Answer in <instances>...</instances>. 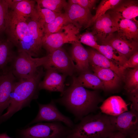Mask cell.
Instances as JSON below:
<instances>
[{"label": "cell", "instance_id": "1", "mask_svg": "<svg viewBox=\"0 0 138 138\" xmlns=\"http://www.w3.org/2000/svg\"><path fill=\"white\" fill-rule=\"evenodd\" d=\"M56 101L64 106L77 119L94 112L101 101L97 92L86 89L73 78L72 83Z\"/></svg>", "mask_w": 138, "mask_h": 138}, {"label": "cell", "instance_id": "2", "mask_svg": "<svg viewBox=\"0 0 138 138\" xmlns=\"http://www.w3.org/2000/svg\"><path fill=\"white\" fill-rule=\"evenodd\" d=\"M42 68L33 75L15 82L6 112L0 117V124L6 121L22 108L30 107L31 101L38 98L39 84L43 75Z\"/></svg>", "mask_w": 138, "mask_h": 138}, {"label": "cell", "instance_id": "3", "mask_svg": "<svg viewBox=\"0 0 138 138\" xmlns=\"http://www.w3.org/2000/svg\"><path fill=\"white\" fill-rule=\"evenodd\" d=\"M80 120L65 138H107L117 131L109 116L102 113L89 114Z\"/></svg>", "mask_w": 138, "mask_h": 138}, {"label": "cell", "instance_id": "4", "mask_svg": "<svg viewBox=\"0 0 138 138\" xmlns=\"http://www.w3.org/2000/svg\"><path fill=\"white\" fill-rule=\"evenodd\" d=\"M5 32L7 39L17 48L18 52H25L34 57L39 55L42 48L29 36L26 19L14 15L9 10Z\"/></svg>", "mask_w": 138, "mask_h": 138}, {"label": "cell", "instance_id": "5", "mask_svg": "<svg viewBox=\"0 0 138 138\" xmlns=\"http://www.w3.org/2000/svg\"><path fill=\"white\" fill-rule=\"evenodd\" d=\"M71 129L60 122L37 123L18 129L15 138H65Z\"/></svg>", "mask_w": 138, "mask_h": 138}, {"label": "cell", "instance_id": "6", "mask_svg": "<svg viewBox=\"0 0 138 138\" xmlns=\"http://www.w3.org/2000/svg\"><path fill=\"white\" fill-rule=\"evenodd\" d=\"M48 59V55L41 57H34L24 52H18L10 63L9 68L16 78L19 80L32 76L40 67L43 66Z\"/></svg>", "mask_w": 138, "mask_h": 138}, {"label": "cell", "instance_id": "7", "mask_svg": "<svg viewBox=\"0 0 138 138\" xmlns=\"http://www.w3.org/2000/svg\"><path fill=\"white\" fill-rule=\"evenodd\" d=\"M80 29L73 24L69 23L58 32L45 36L42 46L49 54L61 48L65 43L72 44L79 41L78 35Z\"/></svg>", "mask_w": 138, "mask_h": 138}, {"label": "cell", "instance_id": "8", "mask_svg": "<svg viewBox=\"0 0 138 138\" xmlns=\"http://www.w3.org/2000/svg\"><path fill=\"white\" fill-rule=\"evenodd\" d=\"M47 60L43 66L67 75H72L76 71L75 64L71 56L62 47L47 55Z\"/></svg>", "mask_w": 138, "mask_h": 138}, {"label": "cell", "instance_id": "9", "mask_svg": "<svg viewBox=\"0 0 138 138\" xmlns=\"http://www.w3.org/2000/svg\"><path fill=\"white\" fill-rule=\"evenodd\" d=\"M38 105L39 108L38 113L35 118L28 124V125L47 121L62 122L71 129L74 126V124L72 121L60 111L53 100L48 104L38 103Z\"/></svg>", "mask_w": 138, "mask_h": 138}, {"label": "cell", "instance_id": "10", "mask_svg": "<svg viewBox=\"0 0 138 138\" xmlns=\"http://www.w3.org/2000/svg\"><path fill=\"white\" fill-rule=\"evenodd\" d=\"M109 117L116 130L126 137L138 130V112L133 109L119 115Z\"/></svg>", "mask_w": 138, "mask_h": 138}, {"label": "cell", "instance_id": "11", "mask_svg": "<svg viewBox=\"0 0 138 138\" xmlns=\"http://www.w3.org/2000/svg\"><path fill=\"white\" fill-rule=\"evenodd\" d=\"M16 78L9 68L0 72V117L9 105Z\"/></svg>", "mask_w": 138, "mask_h": 138}, {"label": "cell", "instance_id": "12", "mask_svg": "<svg viewBox=\"0 0 138 138\" xmlns=\"http://www.w3.org/2000/svg\"><path fill=\"white\" fill-rule=\"evenodd\" d=\"M101 45H109L128 59L138 51V42L124 39L117 33H113L101 42Z\"/></svg>", "mask_w": 138, "mask_h": 138}, {"label": "cell", "instance_id": "13", "mask_svg": "<svg viewBox=\"0 0 138 138\" xmlns=\"http://www.w3.org/2000/svg\"><path fill=\"white\" fill-rule=\"evenodd\" d=\"M64 10L71 23L79 29L87 28L93 16L90 10L76 4L68 3Z\"/></svg>", "mask_w": 138, "mask_h": 138}, {"label": "cell", "instance_id": "14", "mask_svg": "<svg viewBox=\"0 0 138 138\" xmlns=\"http://www.w3.org/2000/svg\"><path fill=\"white\" fill-rule=\"evenodd\" d=\"M107 12L112 18L119 35L127 40L137 42L138 23Z\"/></svg>", "mask_w": 138, "mask_h": 138}, {"label": "cell", "instance_id": "15", "mask_svg": "<svg viewBox=\"0 0 138 138\" xmlns=\"http://www.w3.org/2000/svg\"><path fill=\"white\" fill-rule=\"evenodd\" d=\"M93 25L91 32L97 41L101 43L110 34L117 31L112 18L107 11L105 14L98 18Z\"/></svg>", "mask_w": 138, "mask_h": 138}, {"label": "cell", "instance_id": "16", "mask_svg": "<svg viewBox=\"0 0 138 138\" xmlns=\"http://www.w3.org/2000/svg\"><path fill=\"white\" fill-rule=\"evenodd\" d=\"M46 70L43 80L39 84V89L59 92L62 95L65 90L64 82L66 76L51 69Z\"/></svg>", "mask_w": 138, "mask_h": 138}, {"label": "cell", "instance_id": "17", "mask_svg": "<svg viewBox=\"0 0 138 138\" xmlns=\"http://www.w3.org/2000/svg\"><path fill=\"white\" fill-rule=\"evenodd\" d=\"M138 0H121L113 8L110 13L121 17L138 23L136 18L138 16Z\"/></svg>", "mask_w": 138, "mask_h": 138}, {"label": "cell", "instance_id": "18", "mask_svg": "<svg viewBox=\"0 0 138 138\" xmlns=\"http://www.w3.org/2000/svg\"><path fill=\"white\" fill-rule=\"evenodd\" d=\"M70 56L76 63V70L81 73L88 71V53L79 41L72 44Z\"/></svg>", "mask_w": 138, "mask_h": 138}, {"label": "cell", "instance_id": "19", "mask_svg": "<svg viewBox=\"0 0 138 138\" xmlns=\"http://www.w3.org/2000/svg\"><path fill=\"white\" fill-rule=\"evenodd\" d=\"M9 6V11L13 15L26 19L35 12V0H6Z\"/></svg>", "mask_w": 138, "mask_h": 138}, {"label": "cell", "instance_id": "20", "mask_svg": "<svg viewBox=\"0 0 138 138\" xmlns=\"http://www.w3.org/2000/svg\"><path fill=\"white\" fill-rule=\"evenodd\" d=\"M100 108L102 113L110 116H117L128 111V104L121 97L117 96L107 98Z\"/></svg>", "mask_w": 138, "mask_h": 138}, {"label": "cell", "instance_id": "21", "mask_svg": "<svg viewBox=\"0 0 138 138\" xmlns=\"http://www.w3.org/2000/svg\"><path fill=\"white\" fill-rule=\"evenodd\" d=\"M87 50L89 54V64L111 70L120 78L124 76V71L98 51L93 48Z\"/></svg>", "mask_w": 138, "mask_h": 138}, {"label": "cell", "instance_id": "22", "mask_svg": "<svg viewBox=\"0 0 138 138\" xmlns=\"http://www.w3.org/2000/svg\"><path fill=\"white\" fill-rule=\"evenodd\" d=\"M91 66L94 74L102 82L104 90H112L118 86L121 78L114 71L96 65Z\"/></svg>", "mask_w": 138, "mask_h": 138}, {"label": "cell", "instance_id": "23", "mask_svg": "<svg viewBox=\"0 0 138 138\" xmlns=\"http://www.w3.org/2000/svg\"><path fill=\"white\" fill-rule=\"evenodd\" d=\"M26 21L29 36L38 45L42 48L45 36L44 25L39 21L35 12Z\"/></svg>", "mask_w": 138, "mask_h": 138}, {"label": "cell", "instance_id": "24", "mask_svg": "<svg viewBox=\"0 0 138 138\" xmlns=\"http://www.w3.org/2000/svg\"><path fill=\"white\" fill-rule=\"evenodd\" d=\"M13 46L7 39H0V72L7 68L13 59L15 55Z\"/></svg>", "mask_w": 138, "mask_h": 138}, {"label": "cell", "instance_id": "25", "mask_svg": "<svg viewBox=\"0 0 138 138\" xmlns=\"http://www.w3.org/2000/svg\"><path fill=\"white\" fill-rule=\"evenodd\" d=\"M97 51L120 67L128 60L108 45H99Z\"/></svg>", "mask_w": 138, "mask_h": 138}, {"label": "cell", "instance_id": "26", "mask_svg": "<svg viewBox=\"0 0 138 138\" xmlns=\"http://www.w3.org/2000/svg\"><path fill=\"white\" fill-rule=\"evenodd\" d=\"M76 78L78 83L84 87L94 89L104 90L102 82L94 73L86 71L82 73Z\"/></svg>", "mask_w": 138, "mask_h": 138}, {"label": "cell", "instance_id": "27", "mask_svg": "<svg viewBox=\"0 0 138 138\" xmlns=\"http://www.w3.org/2000/svg\"><path fill=\"white\" fill-rule=\"evenodd\" d=\"M71 23L66 14H60L53 20L44 26L45 36L58 32L64 26Z\"/></svg>", "mask_w": 138, "mask_h": 138}, {"label": "cell", "instance_id": "28", "mask_svg": "<svg viewBox=\"0 0 138 138\" xmlns=\"http://www.w3.org/2000/svg\"><path fill=\"white\" fill-rule=\"evenodd\" d=\"M36 2L40 7L45 8L59 13H62L68 3L65 0H36Z\"/></svg>", "mask_w": 138, "mask_h": 138}, {"label": "cell", "instance_id": "29", "mask_svg": "<svg viewBox=\"0 0 138 138\" xmlns=\"http://www.w3.org/2000/svg\"><path fill=\"white\" fill-rule=\"evenodd\" d=\"M124 88L128 94L138 92V67L128 72L125 76Z\"/></svg>", "mask_w": 138, "mask_h": 138}, {"label": "cell", "instance_id": "30", "mask_svg": "<svg viewBox=\"0 0 138 138\" xmlns=\"http://www.w3.org/2000/svg\"><path fill=\"white\" fill-rule=\"evenodd\" d=\"M35 10L36 15L38 19L44 26L51 22L61 14L46 8H41L37 4L35 5Z\"/></svg>", "mask_w": 138, "mask_h": 138}, {"label": "cell", "instance_id": "31", "mask_svg": "<svg viewBox=\"0 0 138 138\" xmlns=\"http://www.w3.org/2000/svg\"><path fill=\"white\" fill-rule=\"evenodd\" d=\"M121 0H103L99 4L95 15L93 16L87 28L93 25L96 20L99 17L105 14L109 10L113 8Z\"/></svg>", "mask_w": 138, "mask_h": 138}, {"label": "cell", "instance_id": "32", "mask_svg": "<svg viewBox=\"0 0 138 138\" xmlns=\"http://www.w3.org/2000/svg\"><path fill=\"white\" fill-rule=\"evenodd\" d=\"M9 10V5L6 0H0V35L5 32Z\"/></svg>", "mask_w": 138, "mask_h": 138}, {"label": "cell", "instance_id": "33", "mask_svg": "<svg viewBox=\"0 0 138 138\" xmlns=\"http://www.w3.org/2000/svg\"><path fill=\"white\" fill-rule=\"evenodd\" d=\"M79 40L82 43L97 50L99 45L97 39L92 32L87 31L78 35Z\"/></svg>", "mask_w": 138, "mask_h": 138}, {"label": "cell", "instance_id": "34", "mask_svg": "<svg viewBox=\"0 0 138 138\" xmlns=\"http://www.w3.org/2000/svg\"><path fill=\"white\" fill-rule=\"evenodd\" d=\"M138 67V52H135L132 55L125 63L123 65L120 67L121 69L124 71L128 68H135Z\"/></svg>", "mask_w": 138, "mask_h": 138}, {"label": "cell", "instance_id": "35", "mask_svg": "<svg viewBox=\"0 0 138 138\" xmlns=\"http://www.w3.org/2000/svg\"><path fill=\"white\" fill-rule=\"evenodd\" d=\"M98 1L96 0H69V3L77 4L81 7L90 10Z\"/></svg>", "mask_w": 138, "mask_h": 138}, {"label": "cell", "instance_id": "36", "mask_svg": "<svg viewBox=\"0 0 138 138\" xmlns=\"http://www.w3.org/2000/svg\"><path fill=\"white\" fill-rule=\"evenodd\" d=\"M128 94L130 100L132 102L131 108L138 112V92Z\"/></svg>", "mask_w": 138, "mask_h": 138}, {"label": "cell", "instance_id": "37", "mask_svg": "<svg viewBox=\"0 0 138 138\" xmlns=\"http://www.w3.org/2000/svg\"><path fill=\"white\" fill-rule=\"evenodd\" d=\"M124 134L118 131H116L111 136L107 138H126Z\"/></svg>", "mask_w": 138, "mask_h": 138}, {"label": "cell", "instance_id": "38", "mask_svg": "<svg viewBox=\"0 0 138 138\" xmlns=\"http://www.w3.org/2000/svg\"><path fill=\"white\" fill-rule=\"evenodd\" d=\"M0 138H12L9 136L6 132L0 133Z\"/></svg>", "mask_w": 138, "mask_h": 138}, {"label": "cell", "instance_id": "39", "mask_svg": "<svg viewBox=\"0 0 138 138\" xmlns=\"http://www.w3.org/2000/svg\"><path fill=\"white\" fill-rule=\"evenodd\" d=\"M129 136V138H138V130L136 131Z\"/></svg>", "mask_w": 138, "mask_h": 138}]
</instances>
